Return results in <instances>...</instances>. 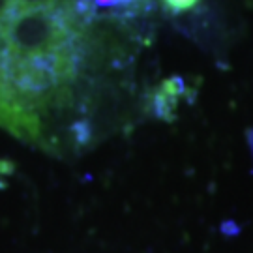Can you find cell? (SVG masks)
<instances>
[{
	"mask_svg": "<svg viewBox=\"0 0 253 253\" xmlns=\"http://www.w3.org/2000/svg\"><path fill=\"white\" fill-rule=\"evenodd\" d=\"M201 0H162V6L169 13H184L193 9Z\"/></svg>",
	"mask_w": 253,
	"mask_h": 253,
	"instance_id": "cell-1",
	"label": "cell"
},
{
	"mask_svg": "<svg viewBox=\"0 0 253 253\" xmlns=\"http://www.w3.org/2000/svg\"><path fill=\"white\" fill-rule=\"evenodd\" d=\"M15 15V0H0V25Z\"/></svg>",
	"mask_w": 253,
	"mask_h": 253,
	"instance_id": "cell-2",
	"label": "cell"
},
{
	"mask_svg": "<svg viewBox=\"0 0 253 253\" xmlns=\"http://www.w3.org/2000/svg\"><path fill=\"white\" fill-rule=\"evenodd\" d=\"M252 145H253V141H252Z\"/></svg>",
	"mask_w": 253,
	"mask_h": 253,
	"instance_id": "cell-3",
	"label": "cell"
}]
</instances>
